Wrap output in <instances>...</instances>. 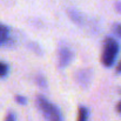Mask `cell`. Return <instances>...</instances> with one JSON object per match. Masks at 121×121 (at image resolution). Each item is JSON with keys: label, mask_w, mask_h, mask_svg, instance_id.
Segmentation results:
<instances>
[{"label": "cell", "mask_w": 121, "mask_h": 121, "mask_svg": "<svg viewBox=\"0 0 121 121\" xmlns=\"http://www.w3.org/2000/svg\"><path fill=\"white\" fill-rule=\"evenodd\" d=\"M112 30H113V33L117 37H120L121 38V24H114Z\"/></svg>", "instance_id": "10"}, {"label": "cell", "mask_w": 121, "mask_h": 121, "mask_svg": "<svg viewBox=\"0 0 121 121\" xmlns=\"http://www.w3.org/2000/svg\"><path fill=\"white\" fill-rule=\"evenodd\" d=\"M15 101H17L19 105H26L27 99H26L25 96H22V95H17V96H15Z\"/></svg>", "instance_id": "11"}, {"label": "cell", "mask_w": 121, "mask_h": 121, "mask_svg": "<svg viewBox=\"0 0 121 121\" xmlns=\"http://www.w3.org/2000/svg\"><path fill=\"white\" fill-rule=\"evenodd\" d=\"M120 52L119 42L114 38H106L102 46V53H101V64L105 67H112L115 64V60L118 58V54Z\"/></svg>", "instance_id": "2"}, {"label": "cell", "mask_w": 121, "mask_h": 121, "mask_svg": "<svg viewBox=\"0 0 121 121\" xmlns=\"http://www.w3.org/2000/svg\"><path fill=\"white\" fill-rule=\"evenodd\" d=\"M115 71H117V73H118V74H121V61L118 64V66H117V69H115Z\"/></svg>", "instance_id": "13"}, {"label": "cell", "mask_w": 121, "mask_h": 121, "mask_svg": "<svg viewBox=\"0 0 121 121\" xmlns=\"http://www.w3.org/2000/svg\"><path fill=\"white\" fill-rule=\"evenodd\" d=\"M88 117H89L88 109L86 107H83V106H80L79 109H78L77 121H88Z\"/></svg>", "instance_id": "6"}, {"label": "cell", "mask_w": 121, "mask_h": 121, "mask_svg": "<svg viewBox=\"0 0 121 121\" xmlns=\"http://www.w3.org/2000/svg\"><path fill=\"white\" fill-rule=\"evenodd\" d=\"M117 109H118V112L121 114V101L118 104V105H117Z\"/></svg>", "instance_id": "15"}, {"label": "cell", "mask_w": 121, "mask_h": 121, "mask_svg": "<svg viewBox=\"0 0 121 121\" xmlns=\"http://www.w3.org/2000/svg\"><path fill=\"white\" fill-rule=\"evenodd\" d=\"M35 104L46 121H64L62 114L59 108L54 104L48 101L45 96L38 95L35 98Z\"/></svg>", "instance_id": "1"}, {"label": "cell", "mask_w": 121, "mask_h": 121, "mask_svg": "<svg viewBox=\"0 0 121 121\" xmlns=\"http://www.w3.org/2000/svg\"><path fill=\"white\" fill-rule=\"evenodd\" d=\"M5 121H17L15 120V115L12 113V112H9L7 115H6V118H5Z\"/></svg>", "instance_id": "12"}, {"label": "cell", "mask_w": 121, "mask_h": 121, "mask_svg": "<svg viewBox=\"0 0 121 121\" xmlns=\"http://www.w3.org/2000/svg\"><path fill=\"white\" fill-rule=\"evenodd\" d=\"M8 37H9V28L0 22V46L7 41Z\"/></svg>", "instance_id": "5"}, {"label": "cell", "mask_w": 121, "mask_h": 121, "mask_svg": "<svg viewBox=\"0 0 121 121\" xmlns=\"http://www.w3.org/2000/svg\"><path fill=\"white\" fill-rule=\"evenodd\" d=\"M69 17L75 21V22H78V24H80L81 22V15L77 12V11H73V9H71L69 11Z\"/></svg>", "instance_id": "8"}, {"label": "cell", "mask_w": 121, "mask_h": 121, "mask_svg": "<svg viewBox=\"0 0 121 121\" xmlns=\"http://www.w3.org/2000/svg\"><path fill=\"white\" fill-rule=\"evenodd\" d=\"M35 81H37V83L40 86L41 88H46L47 87V83H46V79L41 75V74H39V75H37L35 77Z\"/></svg>", "instance_id": "9"}, {"label": "cell", "mask_w": 121, "mask_h": 121, "mask_svg": "<svg viewBox=\"0 0 121 121\" xmlns=\"http://www.w3.org/2000/svg\"><path fill=\"white\" fill-rule=\"evenodd\" d=\"M91 77H92L91 69H80L77 73V81H78V83L80 86L86 87L89 83V81H91Z\"/></svg>", "instance_id": "4"}, {"label": "cell", "mask_w": 121, "mask_h": 121, "mask_svg": "<svg viewBox=\"0 0 121 121\" xmlns=\"http://www.w3.org/2000/svg\"><path fill=\"white\" fill-rule=\"evenodd\" d=\"M115 8H117L118 12L121 13V2H117V4H115Z\"/></svg>", "instance_id": "14"}, {"label": "cell", "mask_w": 121, "mask_h": 121, "mask_svg": "<svg viewBox=\"0 0 121 121\" xmlns=\"http://www.w3.org/2000/svg\"><path fill=\"white\" fill-rule=\"evenodd\" d=\"M8 72H9V67H8V65L5 64V62H1V61H0V78L6 77V75L8 74Z\"/></svg>", "instance_id": "7"}, {"label": "cell", "mask_w": 121, "mask_h": 121, "mask_svg": "<svg viewBox=\"0 0 121 121\" xmlns=\"http://www.w3.org/2000/svg\"><path fill=\"white\" fill-rule=\"evenodd\" d=\"M73 56H74L73 51L68 46L61 45L58 49V66L60 68L67 67L71 64V61L73 60Z\"/></svg>", "instance_id": "3"}]
</instances>
